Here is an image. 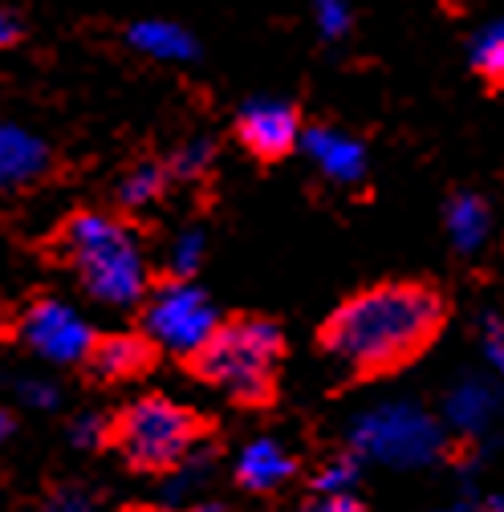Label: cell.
<instances>
[{"instance_id": "cell-1", "label": "cell", "mask_w": 504, "mask_h": 512, "mask_svg": "<svg viewBox=\"0 0 504 512\" xmlns=\"http://www.w3.org/2000/svg\"><path fill=\"white\" fill-rule=\"evenodd\" d=\"M448 305L431 285L387 281L346 297L318 334L322 354L350 378H383L411 366L444 330Z\"/></svg>"}, {"instance_id": "cell-2", "label": "cell", "mask_w": 504, "mask_h": 512, "mask_svg": "<svg viewBox=\"0 0 504 512\" xmlns=\"http://www.w3.org/2000/svg\"><path fill=\"white\" fill-rule=\"evenodd\" d=\"M57 248L94 301L126 309L151 297L143 244L122 220L106 212H74L57 232Z\"/></svg>"}, {"instance_id": "cell-3", "label": "cell", "mask_w": 504, "mask_h": 512, "mask_svg": "<svg viewBox=\"0 0 504 512\" xmlns=\"http://www.w3.org/2000/svg\"><path fill=\"white\" fill-rule=\"evenodd\" d=\"M285 334L269 317H232L192 358V374L240 407H265L277 391Z\"/></svg>"}, {"instance_id": "cell-4", "label": "cell", "mask_w": 504, "mask_h": 512, "mask_svg": "<svg viewBox=\"0 0 504 512\" xmlns=\"http://www.w3.org/2000/svg\"><path fill=\"white\" fill-rule=\"evenodd\" d=\"M212 443V423L167 395H143L114 415L110 447L143 476H171Z\"/></svg>"}, {"instance_id": "cell-5", "label": "cell", "mask_w": 504, "mask_h": 512, "mask_svg": "<svg viewBox=\"0 0 504 512\" xmlns=\"http://www.w3.org/2000/svg\"><path fill=\"white\" fill-rule=\"evenodd\" d=\"M346 443H350V456L362 464L407 472V468H431L435 460H444L448 427L407 399H391V403L358 411L346 427Z\"/></svg>"}, {"instance_id": "cell-6", "label": "cell", "mask_w": 504, "mask_h": 512, "mask_svg": "<svg viewBox=\"0 0 504 512\" xmlns=\"http://www.w3.org/2000/svg\"><path fill=\"white\" fill-rule=\"evenodd\" d=\"M220 309L196 281H163L143 305V334L155 350L192 362L220 330Z\"/></svg>"}, {"instance_id": "cell-7", "label": "cell", "mask_w": 504, "mask_h": 512, "mask_svg": "<svg viewBox=\"0 0 504 512\" xmlns=\"http://www.w3.org/2000/svg\"><path fill=\"white\" fill-rule=\"evenodd\" d=\"M21 338L25 346L53 362V366H78V362H90L94 346H98V334L90 330L86 317L70 305V301H57V297H41L25 309L21 317Z\"/></svg>"}, {"instance_id": "cell-8", "label": "cell", "mask_w": 504, "mask_h": 512, "mask_svg": "<svg viewBox=\"0 0 504 512\" xmlns=\"http://www.w3.org/2000/svg\"><path fill=\"white\" fill-rule=\"evenodd\" d=\"M301 114L285 98H248L236 114V139L244 143L248 155H257L265 163L285 159L293 147H301Z\"/></svg>"}, {"instance_id": "cell-9", "label": "cell", "mask_w": 504, "mask_h": 512, "mask_svg": "<svg viewBox=\"0 0 504 512\" xmlns=\"http://www.w3.org/2000/svg\"><path fill=\"white\" fill-rule=\"evenodd\" d=\"M500 387L492 378H480V374H464L456 387L444 395V419H448V431L480 443L492 435L496 419H500Z\"/></svg>"}, {"instance_id": "cell-10", "label": "cell", "mask_w": 504, "mask_h": 512, "mask_svg": "<svg viewBox=\"0 0 504 512\" xmlns=\"http://www.w3.org/2000/svg\"><path fill=\"white\" fill-rule=\"evenodd\" d=\"M301 151L309 155V163L318 167L330 183H362L366 179V147L362 139L338 131V126H309V131L301 135Z\"/></svg>"}, {"instance_id": "cell-11", "label": "cell", "mask_w": 504, "mask_h": 512, "mask_svg": "<svg viewBox=\"0 0 504 512\" xmlns=\"http://www.w3.org/2000/svg\"><path fill=\"white\" fill-rule=\"evenodd\" d=\"M49 163H53V155L41 135L0 118V191L33 187L37 179H45Z\"/></svg>"}, {"instance_id": "cell-12", "label": "cell", "mask_w": 504, "mask_h": 512, "mask_svg": "<svg viewBox=\"0 0 504 512\" xmlns=\"http://www.w3.org/2000/svg\"><path fill=\"white\" fill-rule=\"evenodd\" d=\"M232 472H236V484L248 488V492H277L297 476V460H293V452L285 443L261 435V439L240 447Z\"/></svg>"}, {"instance_id": "cell-13", "label": "cell", "mask_w": 504, "mask_h": 512, "mask_svg": "<svg viewBox=\"0 0 504 512\" xmlns=\"http://www.w3.org/2000/svg\"><path fill=\"white\" fill-rule=\"evenodd\" d=\"M155 366V346L147 334H106L98 338L86 370L98 382H131Z\"/></svg>"}, {"instance_id": "cell-14", "label": "cell", "mask_w": 504, "mask_h": 512, "mask_svg": "<svg viewBox=\"0 0 504 512\" xmlns=\"http://www.w3.org/2000/svg\"><path fill=\"white\" fill-rule=\"evenodd\" d=\"M126 45L155 57V61H196L200 57V45L196 37L187 33L183 25L175 21H163V17H151V21H135L126 29Z\"/></svg>"}, {"instance_id": "cell-15", "label": "cell", "mask_w": 504, "mask_h": 512, "mask_svg": "<svg viewBox=\"0 0 504 512\" xmlns=\"http://www.w3.org/2000/svg\"><path fill=\"white\" fill-rule=\"evenodd\" d=\"M444 224H448V240L460 256H472L488 244V232H492V212L488 204L476 196V191H456L448 200V212H444Z\"/></svg>"}, {"instance_id": "cell-16", "label": "cell", "mask_w": 504, "mask_h": 512, "mask_svg": "<svg viewBox=\"0 0 504 512\" xmlns=\"http://www.w3.org/2000/svg\"><path fill=\"white\" fill-rule=\"evenodd\" d=\"M167 183H171V167H167V163H155V159L135 163L131 171H126V175L118 179V204H122L126 212L151 208L155 200H163Z\"/></svg>"}, {"instance_id": "cell-17", "label": "cell", "mask_w": 504, "mask_h": 512, "mask_svg": "<svg viewBox=\"0 0 504 512\" xmlns=\"http://www.w3.org/2000/svg\"><path fill=\"white\" fill-rule=\"evenodd\" d=\"M204 252H208V236L200 228H187L171 240V252H167V269L175 281H192L204 265Z\"/></svg>"}, {"instance_id": "cell-18", "label": "cell", "mask_w": 504, "mask_h": 512, "mask_svg": "<svg viewBox=\"0 0 504 512\" xmlns=\"http://www.w3.org/2000/svg\"><path fill=\"white\" fill-rule=\"evenodd\" d=\"M472 66L488 82H504V21H492L472 37Z\"/></svg>"}, {"instance_id": "cell-19", "label": "cell", "mask_w": 504, "mask_h": 512, "mask_svg": "<svg viewBox=\"0 0 504 512\" xmlns=\"http://www.w3.org/2000/svg\"><path fill=\"white\" fill-rule=\"evenodd\" d=\"M362 480V460H354L350 452L330 460L326 468H318L313 476V496H354V484Z\"/></svg>"}, {"instance_id": "cell-20", "label": "cell", "mask_w": 504, "mask_h": 512, "mask_svg": "<svg viewBox=\"0 0 504 512\" xmlns=\"http://www.w3.org/2000/svg\"><path fill=\"white\" fill-rule=\"evenodd\" d=\"M212 163H216V147H212V139H204V135L187 139V143L167 159L171 179H204V175L212 171Z\"/></svg>"}, {"instance_id": "cell-21", "label": "cell", "mask_w": 504, "mask_h": 512, "mask_svg": "<svg viewBox=\"0 0 504 512\" xmlns=\"http://www.w3.org/2000/svg\"><path fill=\"white\" fill-rule=\"evenodd\" d=\"M313 25L326 41H342L354 29V9L350 0H313Z\"/></svg>"}, {"instance_id": "cell-22", "label": "cell", "mask_w": 504, "mask_h": 512, "mask_svg": "<svg viewBox=\"0 0 504 512\" xmlns=\"http://www.w3.org/2000/svg\"><path fill=\"white\" fill-rule=\"evenodd\" d=\"M110 427H114V419H106L98 411H86L70 423V443L78 447V452H98V447H110Z\"/></svg>"}, {"instance_id": "cell-23", "label": "cell", "mask_w": 504, "mask_h": 512, "mask_svg": "<svg viewBox=\"0 0 504 512\" xmlns=\"http://www.w3.org/2000/svg\"><path fill=\"white\" fill-rule=\"evenodd\" d=\"M13 391H17V399H21L25 407H33V411H53V407H61V387H57L53 378L25 374V378L13 382Z\"/></svg>"}, {"instance_id": "cell-24", "label": "cell", "mask_w": 504, "mask_h": 512, "mask_svg": "<svg viewBox=\"0 0 504 512\" xmlns=\"http://www.w3.org/2000/svg\"><path fill=\"white\" fill-rule=\"evenodd\" d=\"M480 346H484V358L496 370V378H504V317L500 313H484V322H480Z\"/></svg>"}, {"instance_id": "cell-25", "label": "cell", "mask_w": 504, "mask_h": 512, "mask_svg": "<svg viewBox=\"0 0 504 512\" xmlns=\"http://www.w3.org/2000/svg\"><path fill=\"white\" fill-rule=\"evenodd\" d=\"M33 512H94V500L86 492H78V488H61L45 504H37Z\"/></svg>"}, {"instance_id": "cell-26", "label": "cell", "mask_w": 504, "mask_h": 512, "mask_svg": "<svg viewBox=\"0 0 504 512\" xmlns=\"http://www.w3.org/2000/svg\"><path fill=\"white\" fill-rule=\"evenodd\" d=\"M301 512H366L358 496H313Z\"/></svg>"}, {"instance_id": "cell-27", "label": "cell", "mask_w": 504, "mask_h": 512, "mask_svg": "<svg viewBox=\"0 0 504 512\" xmlns=\"http://www.w3.org/2000/svg\"><path fill=\"white\" fill-rule=\"evenodd\" d=\"M17 41H21V21H17L13 13L0 9V49H9V45H17Z\"/></svg>"}, {"instance_id": "cell-28", "label": "cell", "mask_w": 504, "mask_h": 512, "mask_svg": "<svg viewBox=\"0 0 504 512\" xmlns=\"http://www.w3.org/2000/svg\"><path fill=\"white\" fill-rule=\"evenodd\" d=\"M9 435H13V415H9V411H0V447L9 443Z\"/></svg>"}, {"instance_id": "cell-29", "label": "cell", "mask_w": 504, "mask_h": 512, "mask_svg": "<svg viewBox=\"0 0 504 512\" xmlns=\"http://www.w3.org/2000/svg\"><path fill=\"white\" fill-rule=\"evenodd\" d=\"M476 512H504V496H488V500H480Z\"/></svg>"}]
</instances>
